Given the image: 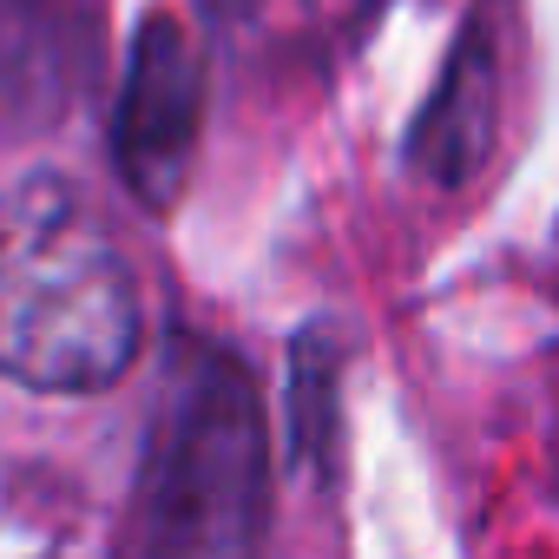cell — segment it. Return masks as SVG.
<instances>
[{
	"label": "cell",
	"mask_w": 559,
	"mask_h": 559,
	"mask_svg": "<svg viewBox=\"0 0 559 559\" xmlns=\"http://www.w3.org/2000/svg\"><path fill=\"white\" fill-rule=\"evenodd\" d=\"M139 356V276L60 171L0 191V376L47 395L112 389Z\"/></svg>",
	"instance_id": "6da1fadb"
},
{
	"label": "cell",
	"mask_w": 559,
	"mask_h": 559,
	"mask_svg": "<svg viewBox=\"0 0 559 559\" xmlns=\"http://www.w3.org/2000/svg\"><path fill=\"white\" fill-rule=\"evenodd\" d=\"M257 539L263 421L250 376L224 349H185L139 487V559H257Z\"/></svg>",
	"instance_id": "7a4b0ae2"
},
{
	"label": "cell",
	"mask_w": 559,
	"mask_h": 559,
	"mask_svg": "<svg viewBox=\"0 0 559 559\" xmlns=\"http://www.w3.org/2000/svg\"><path fill=\"white\" fill-rule=\"evenodd\" d=\"M198 99H204L198 53H191L185 27L171 14H158L132 47V80L119 99V171L152 211H165L191 171Z\"/></svg>",
	"instance_id": "3957f363"
}]
</instances>
